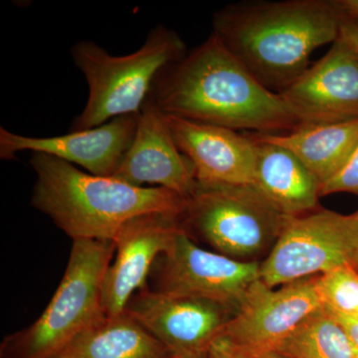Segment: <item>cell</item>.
Wrapping results in <instances>:
<instances>
[{
    "label": "cell",
    "mask_w": 358,
    "mask_h": 358,
    "mask_svg": "<svg viewBox=\"0 0 358 358\" xmlns=\"http://www.w3.org/2000/svg\"><path fill=\"white\" fill-rule=\"evenodd\" d=\"M299 127L358 120V55L339 38L279 94Z\"/></svg>",
    "instance_id": "obj_11"
},
{
    "label": "cell",
    "mask_w": 358,
    "mask_h": 358,
    "mask_svg": "<svg viewBox=\"0 0 358 358\" xmlns=\"http://www.w3.org/2000/svg\"><path fill=\"white\" fill-rule=\"evenodd\" d=\"M346 15L358 20V0H338Z\"/></svg>",
    "instance_id": "obj_26"
},
{
    "label": "cell",
    "mask_w": 358,
    "mask_h": 358,
    "mask_svg": "<svg viewBox=\"0 0 358 358\" xmlns=\"http://www.w3.org/2000/svg\"><path fill=\"white\" fill-rule=\"evenodd\" d=\"M152 96L167 115L235 131L278 134L299 127L281 96L265 88L213 33L159 73Z\"/></svg>",
    "instance_id": "obj_1"
},
{
    "label": "cell",
    "mask_w": 358,
    "mask_h": 358,
    "mask_svg": "<svg viewBox=\"0 0 358 358\" xmlns=\"http://www.w3.org/2000/svg\"><path fill=\"white\" fill-rule=\"evenodd\" d=\"M114 241L75 240L62 281L39 319L8 336L2 350L10 358H55L100 319L103 285Z\"/></svg>",
    "instance_id": "obj_5"
},
{
    "label": "cell",
    "mask_w": 358,
    "mask_h": 358,
    "mask_svg": "<svg viewBox=\"0 0 358 358\" xmlns=\"http://www.w3.org/2000/svg\"><path fill=\"white\" fill-rule=\"evenodd\" d=\"M272 350L293 358H357L343 327L324 308Z\"/></svg>",
    "instance_id": "obj_19"
},
{
    "label": "cell",
    "mask_w": 358,
    "mask_h": 358,
    "mask_svg": "<svg viewBox=\"0 0 358 358\" xmlns=\"http://www.w3.org/2000/svg\"><path fill=\"white\" fill-rule=\"evenodd\" d=\"M55 358H71L70 357H68L67 355H65V353H63V355H59V357Z\"/></svg>",
    "instance_id": "obj_29"
},
{
    "label": "cell",
    "mask_w": 358,
    "mask_h": 358,
    "mask_svg": "<svg viewBox=\"0 0 358 358\" xmlns=\"http://www.w3.org/2000/svg\"><path fill=\"white\" fill-rule=\"evenodd\" d=\"M338 192H348L358 195V148L345 169L333 180L322 186L320 195L326 196V195Z\"/></svg>",
    "instance_id": "obj_21"
},
{
    "label": "cell",
    "mask_w": 358,
    "mask_h": 358,
    "mask_svg": "<svg viewBox=\"0 0 358 358\" xmlns=\"http://www.w3.org/2000/svg\"><path fill=\"white\" fill-rule=\"evenodd\" d=\"M210 358H249L246 350L231 341L225 336H220L212 343L208 350Z\"/></svg>",
    "instance_id": "obj_22"
},
{
    "label": "cell",
    "mask_w": 358,
    "mask_h": 358,
    "mask_svg": "<svg viewBox=\"0 0 358 358\" xmlns=\"http://www.w3.org/2000/svg\"><path fill=\"white\" fill-rule=\"evenodd\" d=\"M296 155L320 185L348 166L358 148V120L300 126L284 134H260Z\"/></svg>",
    "instance_id": "obj_17"
},
{
    "label": "cell",
    "mask_w": 358,
    "mask_h": 358,
    "mask_svg": "<svg viewBox=\"0 0 358 358\" xmlns=\"http://www.w3.org/2000/svg\"><path fill=\"white\" fill-rule=\"evenodd\" d=\"M355 219V243H353V251L352 258V265L358 270V211L353 213Z\"/></svg>",
    "instance_id": "obj_27"
},
{
    "label": "cell",
    "mask_w": 358,
    "mask_h": 358,
    "mask_svg": "<svg viewBox=\"0 0 358 358\" xmlns=\"http://www.w3.org/2000/svg\"><path fill=\"white\" fill-rule=\"evenodd\" d=\"M355 215L315 209L291 216L268 255L261 280L270 288L352 265Z\"/></svg>",
    "instance_id": "obj_7"
},
{
    "label": "cell",
    "mask_w": 358,
    "mask_h": 358,
    "mask_svg": "<svg viewBox=\"0 0 358 358\" xmlns=\"http://www.w3.org/2000/svg\"><path fill=\"white\" fill-rule=\"evenodd\" d=\"M339 38L343 39L358 55V20L346 15L341 24Z\"/></svg>",
    "instance_id": "obj_24"
},
{
    "label": "cell",
    "mask_w": 358,
    "mask_h": 358,
    "mask_svg": "<svg viewBox=\"0 0 358 358\" xmlns=\"http://www.w3.org/2000/svg\"><path fill=\"white\" fill-rule=\"evenodd\" d=\"M253 185L287 216H299L317 209L322 185L300 159L287 148L266 140L260 134Z\"/></svg>",
    "instance_id": "obj_16"
},
{
    "label": "cell",
    "mask_w": 358,
    "mask_h": 358,
    "mask_svg": "<svg viewBox=\"0 0 358 358\" xmlns=\"http://www.w3.org/2000/svg\"><path fill=\"white\" fill-rule=\"evenodd\" d=\"M71 358H176L162 341L128 313L103 315L64 352Z\"/></svg>",
    "instance_id": "obj_18"
},
{
    "label": "cell",
    "mask_w": 358,
    "mask_h": 358,
    "mask_svg": "<svg viewBox=\"0 0 358 358\" xmlns=\"http://www.w3.org/2000/svg\"><path fill=\"white\" fill-rule=\"evenodd\" d=\"M253 185L197 181L179 221L192 238L219 254L243 262H262L287 221Z\"/></svg>",
    "instance_id": "obj_6"
},
{
    "label": "cell",
    "mask_w": 358,
    "mask_h": 358,
    "mask_svg": "<svg viewBox=\"0 0 358 358\" xmlns=\"http://www.w3.org/2000/svg\"><path fill=\"white\" fill-rule=\"evenodd\" d=\"M176 358H210L209 357L208 352L192 353V355H178Z\"/></svg>",
    "instance_id": "obj_28"
},
{
    "label": "cell",
    "mask_w": 358,
    "mask_h": 358,
    "mask_svg": "<svg viewBox=\"0 0 358 358\" xmlns=\"http://www.w3.org/2000/svg\"><path fill=\"white\" fill-rule=\"evenodd\" d=\"M124 312L178 355L208 352L236 315L218 301L148 287L131 296Z\"/></svg>",
    "instance_id": "obj_9"
},
{
    "label": "cell",
    "mask_w": 358,
    "mask_h": 358,
    "mask_svg": "<svg viewBox=\"0 0 358 358\" xmlns=\"http://www.w3.org/2000/svg\"><path fill=\"white\" fill-rule=\"evenodd\" d=\"M138 115H122L96 128L51 138H32L0 128V159H15L30 150L52 155L98 176H112L138 128Z\"/></svg>",
    "instance_id": "obj_14"
},
{
    "label": "cell",
    "mask_w": 358,
    "mask_h": 358,
    "mask_svg": "<svg viewBox=\"0 0 358 358\" xmlns=\"http://www.w3.org/2000/svg\"><path fill=\"white\" fill-rule=\"evenodd\" d=\"M186 53L178 33L162 25L148 33L143 46L129 55L113 56L95 42H78L71 54L88 83L89 96L71 131L96 128L122 115H140L159 73Z\"/></svg>",
    "instance_id": "obj_4"
},
{
    "label": "cell",
    "mask_w": 358,
    "mask_h": 358,
    "mask_svg": "<svg viewBox=\"0 0 358 358\" xmlns=\"http://www.w3.org/2000/svg\"><path fill=\"white\" fill-rule=\"evenodd\" d=\"M179 217L173 214H145L122 226L115 238V260L103 285L106 315H121L131 296L148 288L155 261L166 251L180 228Z\"/></svg>",
    "instance_id": "obj_12"
},
{
    "label": "cell",
    "mask_w": 358,
    "mask_h": 358,
    "mask_svg": "<svg viewBox=\"0 0 358 358\" xmlns=\"http://www.w3.org/2000/svg\"><path fill=\"white\" fill-rule=\"evenodd\" d=\"M315 277L270 288L258 280L222 336L248 350H273L322 308Z\"/></svg>",
    "instance_id": "obj_10"
},
{
    "label": "cell",
    "mask_w": 358,
    "mask_h": 358,
    "mask_svg": "<svg viewBox=\"0 0 358 358\" xmlns=\"http://www.w3.org/2000/svg\"><path fill=\"white\" fill-rule=\"evenodd\" d=\"M261 262H243L207 251L179 228L150 275V289L200 296L239 310L260 277Z\"/></svg>",
    "instance_id": "obj_8"
},
{
    "label": "cell",
    "mask_w": 358,
    "mask_h": 358,
    "mask_svg": "<svg viewBox=\"0 0 358 358\" xmlns=\"http://www.w3.org/2000/svg\"><path fill=\"white\" fill-rule=\"evenodd\" d=\"M113 178L145 187L155 185L188 199L197 186L192 162L178 150L166 115L152 94L138 115V128Z\"/></svg>",
    "instance_id": "obj_13"
},
{
    "label": "cell",
    "mask_w": 358,
    "mask_h": 358,
    "mask_svg": "<svg viewBox=\"0 0 358 358\" xmlns=\"http://www.w3.org/2000/svg\"><path fill=\"white\" fill-rule=\"evenodd\" d=\"M181 154L192 162L199 182L252 185L257 141L235 129L167 115Z\"/></svg>",
    "instance_id": "obj_15"
},
{
    "label": "cell",
    "mask_w": 358,
    "mask_h": 358,
    "mask_svg": "<svg viewBox=\"0 0 358 358\" xmlns=\"http://www.w3.org/2000/svg\"><path fill=\"white\" fill-rule=\"evenodd\" d=\"M353 317H355V319H357L358 320V310H357V312L355 313V315H352Z\"/></svg>",
    "instance_id": "obj_30"
},
{
    "label": "cell",
    "mask_w": 358,
    "mask_h": 358,
    "mask_svg": "<svg viewBox=\"0 0 358 358\" xmlns=\"http://www.w3.org/2000/svg\"><path fill=\"white\" fill-rule=\"evenodd\" d=\"M246 350L247 355H248L249 358H293L288 357V355H282V353L281 352H275V350Z\"/></svg>",
    "instance_id": "obj_25"
},
{
    "label": "cell",
    "mask_w": 358,
    "mask_h": 358,
    "mask_svg": "<svg viewBox=\"0 0 358 358\" xmlns=\"http://www.w3.org/2000/svg\"><path fill=\"white\" fill-rule=\"evenodd\" d=\"M31 204L75 240L114 241L128 221L150 213L180 216L186 199L162 187H138L98 176L52 155L34 152Z\"/></svg>",
    "instance_id": "obj_3"
},
{
    "label": "cell",
    "mask_w": 358,
    "mask_h": 358,
    "mask_svg": "<svg viewBox=\"0 0 358 358\" xmlns=\"http://www.w3.org/2000/svg\"><path fill=\"white\" fill-rule=\"evenodd\" d=\"M331 315L343 327L350 345L352 346L355 357L358 358V320L350 317V315H334V313H331Z\"/></svg>",
    "instance_id": "obj_23"
},
{
    "label": "cell",
    "mask_w": 358,
    "mask_h": 358,
    "mask_svg": "<svg viewBox=\"0 0 358 358\" xmlns=\"http://www.w3.org/2000/svg\"><path fill=\"white\" fill-rule=\"evenodd\" d=\"M346 14L338 0L231 4L213 16V34L275 94L307 71L315 49L338 39Z\"/></svg>",
    "instance_id": "obj_2"
},
{
    "label": "cell",
    "mask_w": 358,
    "mask_h": 358,
    "mask_svg": "<svg viewBox=\"0 0 358 358\" xmlns=\"http://www.w3.org/2000/svg\"><path fill=\"white\" fill-rule=\"evenodd\" d=\"M315 287L327 312L350 317L357 312L358 270L350 264L317 275Z\"/></svg>",
    "instance_id": "obj_20"
}]
</instances>
